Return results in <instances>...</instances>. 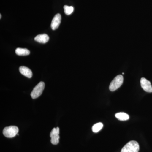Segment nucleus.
<instances>
[{"label":"nucleus","mask_w":152,"mask_h":152,"mask_svg":"<svg viewBox=\"0 0 152 152\" xmlns=\"http://www.w3.org/2000/svg\"><path fill=\"white\" fill-rule=\"evenodd\" d=\"M103 127V124L102 123H98L93 126L92 131L94 132L97 133Z\"/></svg>","instance_id":"12"},{"label":"nucleus","mask_w":152,"mask_h":152,"mask_svg":"<svg viewBox=\"0 0 152 152\" xmlns=\"http://www.w3.org/2000/svg\"><path fill=\"white\" fill-rule=\"evenodd\" d=\"M139 149L138 143L135 141H131L125 145L121 152H138Z\"/></svg>","instance_id":"1"},{"label":"nucleus","mask_w":152,"mask_h":152,"mask_svg":"<svg viewBox=\"0 0 152 152\" xmlns=\"http://www.w3.org/2000/svg\"><path fill=\"white\" fill-rule=\"evenodd\" d=\"M20 73L23 75L26 76L27 77L31 78L33 76L32 71L28 68L24 66H21L19 68Z\"/></svg>","instance_id":"8"},{"label":"nucleus","mask_w":152,"mask_h":152,"mask_svg":"<svg viewBox=\"0 0 152 152\" xmlns=\"http://www.w3.org/2000/svg\"><path fill=\"white\" fill-rule=\"evenodd\" d=\"M15 53L17 55L20 56H28L30 54V52L27 49L18 48L16 49Z\"/></svg>","instance_id":"10"},{"label":"nucleus","mask_w":152,"mask_h":152,"mask_svg":"<svg viewBox=\"0 0 152 152\" xmlns=\"http://www.w3.org/2000/svg\"><path fill=\"white\" fill-rule=\"evenodd\" d=\"M49 37L46 34H42L38 35L36 36L34 38L35 41L40 43H46L49 40Z\"/></svg>","instance_id":"9"},{"label":"nucleus","mask_w":152,"mask_h":152,"mask_svg":"<svg viewBox=\"0 0 152 152\" xmlns=\"http://www.w3.org/2000/svg\"><path fill=\"white\" fill-rule=\"evenodd\" d=\"M123 82L124 77L122 75H119L116 76L110 84L109 89L111 91H114L122 86Z\"/></svg>","instance_id":"2"},{"label":"nucleus","mask_w":152,"mask_h":152,"mask_svg":"<svg viewBox=\"0 0 152 152\" xmlns=\"http://www.w3.org/2000/svg\"><path fill=\"white\" fill-rule=\"evenodd\" d=\"M59 128H54L53 129L50 134V137H51V142L54 145H56L59 141L60 136Z\"/></svg>","instance_id":"5"},{"label":"nucleus","mask_w":152,"mask_h":152,"mask_svg":"<svg viewBox=\"0 0 152 152\" xmlns=\"http://www.w3.org/2000/svg\"><path fill=\"white\" fill-rule=\"evenodd\" d=\"M19 132V129L16 126H10L7 127L4 129L3 134L6 137L13 138L18 134Z\"/></svg>","instance_id":"3"},{"label":"nucleus","mask_w":152,"mask_h":152,"mask_svg":"<svg viewBox=\"0 0 152 152\" xmlns=\"http://www.w3.org/2000/svg\"><path fill=\"white\" fill-rule=\"evenodd\" d=\"M141 86L143 89L147 92H152L151 84L149 81L148 80L145 78L142 77L140 80Z\"/></svg>","instance_id":"6"},{"label":"nucleus","mask_w":152,"mask_h":152,"mask_svg":"<svg viewBox=\"0 0 152 152\" xmlns=\"http://www.w3.org/2000/svg\"><path fill=\"white\" fill-rule=\"evenodd\" d=\"M115 116L118 119L121 121H126L129 118V115L124 113H119L115 115Z\"/></svg>","instance_id":"11"},{"label":"nucleus","mask_w":152,"mask_h":152,"mask_svg":"<svg viewBox=\"0 0 152 152\" xmlns=\"http://www.w3.org/2000/svg\"><path fill=\"white\" fill-rule=\"evenodd\" d=\"M0 18H1V15H0Z\"/></svg>","instance_id":"14"},{"label":"nucleus","mask_w":152,"mask_h":152,"mask_svg":"<svg viewBox=\"0 0 152 152\" xmlns=\"http://www.w3.org/2000/svg\"><path fill=\"white\" fill-rule=\"evenodd\" d=\"M64 12L66 15H71L74 11V7L72 6H68L65 5L64 6Z\"/></svg>","instance_id":"13"},{"label":"nucleus","mask_w":152,"mask_h":152,"mask_svg":"<svg viewBox=\"0 0 152 152\" xmlns=\"http://www.w3.org/2000/svg\"><path fill=\"white\" fill-rule=\"evenodd\" d=\"M61 20V16L60 14H57L54 17L51 24V27L53 30L57 29L59 26Z\"/></svg>","instance_id":"7"},{"label":"nucleus","mask_w":152,"mask_h":152,"mask_svg":"<svg viewBox=\"0 0 152 152\" xmlns=\"http://www.w3.org/2000/svg\"><path fill=\"white\" fill-rule=\"evenodd\" d=\"M45 87V84L44 82H41L38 83L31 93V96L32 98L36 99L39 97L42 94Z\"/></svg>","instance_id":"4"}]
</instances>
